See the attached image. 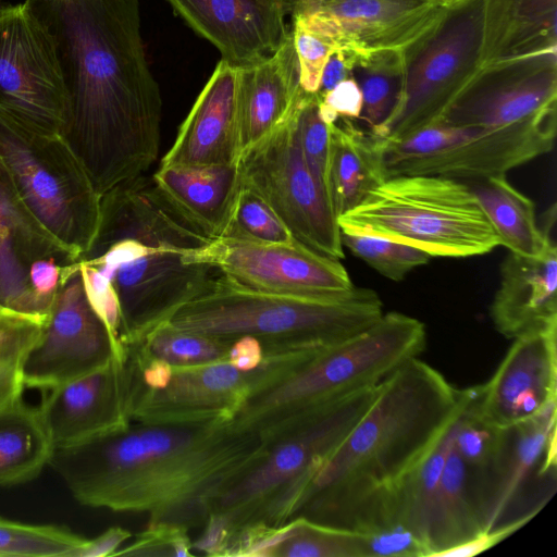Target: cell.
<instances>
[{"label": "cell", "mask_w": 557, "mask_h": 557, "mask_svg": "<svg viewBox=\"0 0 557 557\" xmlns=\"http://www.w3.org/2000/svg\"><path fill=\"white\" fill-rule=\"evenodd\" d=\"M337 223L342 232L387 238L430 257L480 256L499 246L468 184L442 176L386 178Z\"/></svg>", "instance_id": "8"}, {"label": "cell", "mask_w": 557, "mask_h": 557, "mask_svg": "<svg viewBox=\"0 0 557 557\" xmlns=\"http://www.w3.org/2000/svg\"><path fill=\"white\" fill-rule=\"evenodd\" d=\"M383 314V302L372 289L355 287L333 297L281 295L246 287L221 273L169 323L226 342L249 335L269 349H306L346 341Z\"/></svg>", "instance_id": "5"}, {"label": "cell", "mask_w": 557, "mask_h": 557, "mask_svg": "<svg viewBox=\"0 0 557 557\" xmlns=\"http://www.w3.org/2000/svg\"><path fill=\"white\" fill-rule=\"evenodd\" d=\"M319 98V113L326 125L338 119H359L362 109V96L358 84L347 77Z\"/></svg>", "instance_id": "47"}, {"label": "cell", "mask_w": 557, "mask_h": 557, "mask_svg": "<svg viewBox=\"0 0 557 557\" xmlns=\"http://www.w3.org/2000/svg\"><path fill=\"white\" fill-rule=\"evenodd\" d=\"M60 267L54 258L38 259L29 265L30 286L37 296L52 300L58 289Z\"/></svg>", "instance_id": "51"}, {"label": "cell", "mask_w": 557, "mask_h": 557, "mask_svg": "<svg viewBox=\"0 0 557 557\" xmlns=\"http://www.w3.org/2000/svg\"><path fill=\"white\" fill-rule=\"evenodd\" d=\"M349 76L359 86L362 109L359 119L373 131L393 112L400 97L405 61L404 50L350 51Z\"/></svg>", "instance_id": "33"}, {"label": "cell", "mask_w": 557, "mask_h": 557, "mask_svg": "<svg viewBox=\"0 0 557 557\" xmlns=\"http://www.w3.org/2000/svg\"><path fill=\"white\" fill-rule=\"evenodd\" d=\"M53 449L39 407L21 399L0 412V486L35 480Z\"/></svg>", "instance_id": "32"}, {"label": "cell", "mask_w": 557, "mask_h": 557, "mask_svg": "<svg viewBox=\"0 0 557 557\" xmlns=\"http://www.w3.org/2000/svg\"><path fill=\"white\" fill-rule=\"evenodd\" d=\"M0 168L26 211L70 261L90 252L102 198L64 138L35 133L0 114Z\"/></svg>", "instance_id": "9"}, {"label": "cell", "mask_w": 557, "mask_h": 557, "mask_svg": "<svg viewBox=\"0 0 557 557\" xmlns=\"http://www.w3.org/2000/svg\"><path fill=\"white\" fill-rule=\"evenodd\" d=\"M49 314H29L0 306V363L23 359L39 339Z\"/></svg>", "instance_id": "44"}, {"label": "cell", "mask_w": 557, "mask_h": 557, "mask_svg": "<svg viewBox=\"0 0 557 557\" xmlns=\"http://www.w3.org/2000/svg\"><path fill=\"white\" fill-rule=\"evenodd\" d=\"M483 34V0L450 1L437 21L404 49L398 102L370 132L377 138L399 139L438 121L479 70Z\"/></svg>", "instance_id": "10"}, {"label": "cell", "mask_w": 557, "mask_h": 557, "mask_svg": "<svg viewBox=\"0 0 557 557\" xmlns=\"http://www.w3.org/2000/svg\"><path fill=\"white\" fill-rule=\"evenodd\" d=\"M295 111L240 154L242 182L264 198L297 240L339 260L344 250L337 216L305 160Z\"/></svg>", "instance_id": "13"}, {"label": "cell", "mask_w": 557, "mask_h": 557, "mask_svg": "<svg viewBox=\"0 0 557 557\" xmlns=\"http://www.w3.org/2000/svg\"><path fill=\"white\" fill-rule=\"evenodd\" d=\"M483 532L471 472L454 448L448 453L433 505L429 557Z\"/></svg>", "instance_id": "31"}, {"label": "cell", "mask_w": 557, "mask_h": 557, "mask_svg": "<svg viewBox=\"0 0 557 557\" xmlns=\"http://www.w3.org/2000/svg\"><path fill=\"white\" fill-rule=\"evenodd\" d=\"M557 247L525 257L509 252L500 267L491 319L507 338L557 329Z\"/></svg>", "instance_id": "23"}, {"label": "cell", "mask_w": 557, "mask_h": 557, "mask_svg": "<svg viewBox=\"0 0 557 557\" xmlns=\"http://www.w3.org/2000/svg\"><path fill=\"white\" fill-rule=\"evenodd\" d=\"M132 537V533L122 527H111L95 539L87 541L71 557H106L113 554Z\"/></svg>", "instance_id": "50"}, {"label": "cell", "mask_w": 557, "mask_h": 557, "mask_svg": "<svg viewBox=\"0 0 557 557\" xmlns=\"http://www.w3.org/2000/svg\"><path fill=\"white\" fill-rule=\"evenodd\" d=\"M272 557H363L359 532L319 523L297 516Z\"/></svg>", "instance_id": "35"}, {"label": "cell", "mask_w": 557, "mask_h": 557, "mask_svg": "<svg viewBox=\"0 0 557 557\" xmlns=\"http://www.w3.org/2000/svg\"><path fill=\"white\" fill-rule=\"evenodd\" d=\"M210 239L170 203L152 177L140 175L102 197L91 249L98 255L82 262L96 267L117 294L125 350L220 276L211 265L182 260L184 251Z\"/></svg>", "instance_id": "4"}, {"label": "cell", "mask_w": 557, "mask_h": 557, "mask_svg": "<svg viewBox=\"0 0 557 557\" xmlns=\"http://www.w3.org/2000/svg\"><path fill=\"white\" fill-rule=\"evenodd\" d=\"M222 237L256 244L297 240L264 198L243 182Z\"/></svg>", "instance_id": "39"}, {"label": "cell", "mask_w": 557, "mask_h": 557, "mask_svg": "<svg viewBox=\"0 0 557 557\" xmlns=\"http://www.w3.org/2000/svg\"><path fill=\"white\" fill-rule=\"evenodd\" d=\"M466 183L496 232L499 245L509 252L536 257L554 243L549 233L537 225L533 201L516 189L505 175Z\"/></svg>", "instance_id": "30"}, {"label": "cell", "mask_w": 557, "mask_h": 557, "mask_svg": "<svg viewBox=\"0 0 557 557\" xmlns=\"http://www.w3.org/2000/svg\"><path fill=\"white\" fill-rule=\"evenodd\" d=\"M295 1H296V0H295ZM295 1H294V3H295ZM294 3H293V4H294ZM292 7H293V5H292ZM290 10H292V9H290ZM289 14H290V13H289Z\"/></svg>", "instance_id": "56"}, {"label": "cell", "mask_w": 557, "mask_h": 557, "mask_svg": "<svg viewBox=\"0 0 557 557\" xmlns=\"http://www.w3.org/2000/svg\"><path fill=\"white\" fill-rule=\"evenodd\" d=\"M540 509L541 506H537L532 511L515 519L509 523L498 524L488 531H483L462 544L456 545L451 548L438 553L436 557L475 556L493 547L494 545L498 544L499 542L511 535L513 532L519 530L527 522H529Z\"/></svg>", "instance_id": "48"}, {"label": "cell", "mask_w": 557, "mask_h": 557, "mask_svg": "<svg viewBox=\"0 0 557 557\" xmlns=\"http://www.w3.org/2000/svg\"><path fill=\"white\" fill-rule=\"evenodd\" d=\"M317 351V348L273 350L251 371L235 368L226 358L197 366H171L153 387L128 385L131 422L160 425L231 422L252 394Z\"/></svg>", "instance_id": "12"}, {"label": "cell", "mask_w": 557, "mask_h": 557, "mask_svg": "<svg viewBox=\"0 0 557 557\" xmlns=\"http://www.w3.org/2000/svg\"><path fill=\"white\" fill-rule=\"evenodd\" d=\"M480 385L471 386V397L458 418L454 438V448L470 470L475 491L495 466L505 442V429L487 423L476 413Z\"/></svg>", "instance_id": "37"}, {"label": "cell", "mask_w": 557, "mask_h": 557, "mask_svg": "<svg viewBox=\"0 0 557 557\" xmlns=\"http://www.w3.org/2000/svg\"><path fill=\"white\" fill-rule=\"evenodd\" d=\"M444 1H446V2H450V1H454V0H444Z\"/></svg>", "instance_id": "55"}, {"label": "cell", "mask_w": 557, "mask_h": 557, "mask_svg": "<svg viewBox=\"0 0 557 557\" xmlns=\"http://www.w3.org/2000/svg\"><path fill=\"white\" fill-rule=\"evenodd\" d=\"M295 117L305 160L315 180L327 194L326 174L330 135L329 126L320 116L319 98L315 94L302 91L296 107Z\"/></svg>", "instance_id": "41"}, {"label": "cell", "mask_w": 557, "mask_h": 557, "mask_svg": "<svg viewBox=\"0 0 557 557\" xmlns=\"http://www.w3.org/2000/svg\"><path fill=\"white\" fill-rule=\"evenodd\" d=\"M426 345L425 325L400 312L384 313L361 333L327 346L252 394L231 424L264 444L322 404L379 384Z\"/></svg>", "instance_id": "6"}, {"label": "cell", "mask_w": 557, "mask_h": 557, "mask_svg": "<svg viewBox=\"0 0 557 557\" xmlns=\"http://www.w3.org/2000/svg\"><path fill=\"white\" fill-rule=\"evenodd\" d=\"M114 358L109 333L91 309L78 269L57 289L39 339L22 361L25 387L50 391Z\"/></svg>", "instance_id": "17"}, {"label": "cell", "mask_w": 557, "mask_h": 557, "mask_svg": "<svg viewBox=\"0 0 557 557\" xmlns=\"http://www.w3.org/2000/svg\"><path fill=\"white\" fill-rule=\"evenodd\" d=\"M342 245L383 276L400 281L412 269L425 264L430 256L412 246L387 238L341 231Z\"/></svg>", "instance_id": "40"}, {"label": "cell", "mask_w": 557, "mask_h": 557, "mask_svg": "<svg viewBox=\"0 0 557 557\" xmlns=\"http://www.w3.org/2000/svg\"><path fill=\"white\" fill-rule=\"evenodd\" d=\"M557 406L505 429L502 453L478 492L483 531L499 524L504 513L556 440Z\"/></svg>", "instance_id": "27"}, {"label": "cell", "mask_w": 557, "mask_h": 557, "mask_svg": "<svg viewBox=\"0 0 557 557\" xmlns=\"http://www.w3.org/2000/svg\"><path fill=\"white\" fill-rule=\"evenodd\" d=\"M151 177L170 203L208 237L223 236L242 185L238 162L160 166Z\"/></svg>", "instance_id": "26"}, {"label": "cell", "mask_w": 557, "mask_h": 557, "mask_svg": "<svg viewBox=\"0 0 557 557\" xmlns=\"http://www.w3.org/2000/svg\"><path fill=\"white\" fill-rule=\"evenodd\" d=\"M359 533L363 544V557L429 556L426 546L403 524Z\"/></svg>", "instance_id": "46"}, {"label": "cell", "mask_w": 557, "mask_h": 557, "mask_svg": "<svg viewBox=\"0 0 557 557\" xmlns=\"http://www.w3.org/2000/svg\"><path fill=\"white\" fill-rule=\"evenodd\" d=\"M53 39L69 97L64 133L106 196L157 160L162 99L145 53L139 0H25Z\"/></svg>", "instance_id": "1"}, {"label": "cell", "mask_w": 557, "mask_h": 557, "mask_svg": "<svg viewBox=\"0 0 557 557\" xmlns=\"http://www.w3.org/2000/svg\"><path fill=\"white\" fill-rule=\"evenodd\" d=\"M47 256L69 260L26 211L0 168L1 307L29 314L50 313L53 299L37 296L29 282L30 263Z\"/></svg>", "instance_id": "24"}, {"label": "cell", "mask_w": 557, "mask_h": 557, "mask_svg": "<svg viewBox=\"0 0 557 557\" xmlns=\"http://www.w3.org/2000/svg\"><path fill=\"white\" fill-rule=\"evenodd\" d=\"M193 542L188 529L172 524L147 525L135 541L119 548L113 556L191 557Z\"/></svg>", "instance_id": "45"}, {"label": "cell", "mask_w": 557, "mask_h": 557, "mask_svg": "<svg viewBox=\"0 0 557 557\" xmlns=\"http://www.w3.org/2000/svg\"><path fill=\"white\" fill-rule=\"evenodd\" d=\"M449 2L444 0H296L290 15L338 48L404 50L424 34Z\"/></svg>", "instance_id": "18"}, {"label": "cell", "mask_w": 557, "mask_h": 557, "mask_svg": "<svg viewBox=\"0 0 557 557\" xmlns=\"http://www.w3.org/2000/svg\"><path fill=\"white\" fill-rule=\"evenodd\" d=\"M480 66L557 52V0H483Z\"/></svg>", "instance_id": "28"}, {"label": "cell", "mask_w": 557, "mask_h": 557, "mask_svg": "<svg viewBox=\"0 0 557 557\" xmlns=\"http://www.w3.org/2000/svg\"><path fill=\"white\" fill-rule=\"evenodd\" d=\"M285 1L287 3V7H288V13H290V9H292V5H293L295 0H285Z\"/></svg>", "instance_id": "54"}, {"label": "cell", "mask_w": 557, "mask_h": 557, "mask_svg": "<svg viewBox=\"0 0 557 557\" xmlns=\"http://www.w3.org/2000/svg\"><path fill=\"white\" fill-rule=\"evenodd\" d=\"M471 387L458 389L419 359L403 363L302 492L294 515L358 530L387 511L398 484L460 414Z\"/></svg>", "instance_id": "3"}, {"label": "cell", "mask_w": 557, "mask_h": 557, "mask_svg": "<svg viewBox=\"0 0 557 557\" xmlns=\"http://www.w3.org/2000/svg\"><path fill=\"white\" fill-rule=\"evenodd\" d=\"M327 126V196L338 216L359 205L386 178L377 138L369 129L345 117Z\"/></svg>", "instance_id": "29"}, {"label": "cell", "mask_w": 557, "mask_h": 557, "mask_svg": "<svg viewBox=\"0 0 557 557\" xmlns=\"http://www.w3.org/2000/svg\"><path fill=\"white\" fill-rule=\"evenodd\" d=\"M557 329L515 338L474 404L487 423L507 429L557 406Z\"/></svg>", "instance_id": "19"}, {"label": "cell", "mask_w": 557, "mask_h": 557, "mask_svg": "<svg viewBox=\"0 0 557 557\" xmlns=\"http://www.w3.org/2000/svg\"><path fill=\"white\" fill-rule=\"evenodd\" d=\"M231 342L183 331L169 321L152 329L135 347L172 367L197 366L226 357Z\"/></svg>", "instance_id": "36"}, {"label": "cell", "mask_w": 557, "mask_h": 557, "mask_svg": "<svg viewBox=\"0 0 557 557\" xmlns=\"http://www.w3.org/2000/svg\"><path fill=\"white\" fill-rule=\"evenodd\" d=\"M0 114L64 138L69 97L55 46L25 1L0 7Z\"/></svg>", "instance_id": "14"}, {"label": "cell", "mask_w": 557, "mask_h": 557, "mask_svg": "<svg viewBox=\"0 0 557 557\" xmlns=\"http://www.w3.org/2000/svg\"><path fill=\"white\" fill-rule=\"evenodd\" d=\"M292 17L299 85L304 92L313 95L319 90L324 64L337 47L330 38L310 28L299 16Z\"/></svg>", "instance_id": "43"}, {"label": "cell", "mask_w": 557, "mask_h": 557, "mask_svg": "<svg viewBox=\"0 0 557 557\" xmlns=\"http://www.w3.org/2000/svg\"><path fill=\"white\" fill-rule=\"evenodd\" d=\"M231 422L134 424L54 448L49 466L81 504L147 516V525L203 527L218 499L265 454Z\"/></svg>", "instance_id": "2"}, {"label": "cell", "mask_w": 557, "mask_h": 557, "mask_svg": "<svg viewBox=\"0 0 557 557\" xmlns=\"http://www.w3.org/2000/svg\"><path fill=\"white\" fill-rule=\"evenodd\" d=\"M185 263H203L256 290L294 296L333 297L355 286L338 259L299 240L256 244L227 237L210 239L184 251Z\"/></svg>", "instance_id": "15"}, {"label": "cell", "mask_w": 557, "mask_h": 557, "mask_svg": "<svg viewBox=\"0 0 557 557\" xmlns=\"http://www.w3.org/2000/svg\"><path fill=\"white\" fill-rule=\"evenodd\" d=\"M22 361L16 359L0 363V412L22 399L25 388Z\"/></svg>", "instance_id": "52"}, {"label": "cell", "mask_w": 557, "mask_h": 557, "mask_svg": "<svg viewBox=\"0 0 557 557\" xmlns=\"http://www.w3.org/2000/svg\"><path fill=\"white\" fill-rule=\"evenodd\" d=\"M350 53L343 48H335L329 55L320 81V87L317 96H322L338 83L349 77Z\"/></svg>", "instance_id": "53"}, {"label": "cell", "mask_w": 557, "mask_h": 557, "mask_svg": "<svg viewBox=\"0 0 557 557\" xmlns=\"http://www.w3.org/2000/svg\"><path fill=\"white\" fill-rule=\"evenodd\" d=\"M228 63L245 67L271 57L286 40L285 0H166Z\"/></svg>", "instance_id": "21"}, {"label": "cell", "mask_w": 557, "mask_h": 557, "mask_svg": "<svg viewBox=\"0 0 557 557\" xmlns=\"http://www.w3.org/2000/svg\"><path fill=\"white\" fill-rule=\"evenodd\" d=\"M242 67L221 59L181 124L161 166L236 163Z\"/></svg>", "instance_id": "22"}, {"label": "cell", "mask_w": 557, "mask_h": 557, "mask_svg": "<svg viewBox=\"0 0 557 557\" xmlns=\"http://www.w3.org/2000/svg\"><path fill=\"white\" fill-rule=\"evenodd\" d=\"M278 349H269L258 338L249 335L231 342L226 359L242 371H251L260 367L268 356Z\"/></svg>", "instance_id": "49"}, {"label": "cell", "mask_w": 557, "mask_h": 557, "mask_svg": "<svg viewBox=\"0 0 557 557\" xmlns=\"http://www.w3.org/2000/svg\"><path fill=\"white\" fill-rule=\"evenodd\" d=\"M556 99L557 52L543 53L476 70L435 123L500 128L552 121Z\"/></svg>", "instance_id": "16"}, {"label": "cell", "mask_w": 557, "mask_h": 557, "mask_svg": "<svg viewBox=\"0 0 557 557\" xmlns=\"http://www.w3.org/2000/svg\"><path fill=\"white\" fill-rule=\"evenodd\" d=\"M301 94L290 30L271 57L242 67L240 154L285 122Z\"/></svg>", "instance_id": "25"}, {"label": "cell", "mask_w": 557, "mask_h": 557, "mask_svg": "<svg viewBox=\"0 0 557 557\" xmlns=\"http://www.w3.org/2000/svg\"><path fill=\"white\" fill-rule=\"evenodd\" d=\"M54 448L82 444L131 425L125 362L114 358L47 391L38 406Z\"/></svg>", "instance_id": "20"}, {"label": "cell", "mask_w": 557, "mask_h": 557, "mask_svg": "<svg viewBox=\"0 0 557 557\" xmlns=\"http://www.w3.org/2000/svg\"><path fill=\"white\" fill-rule=\"evenodd\" d=\"M379 384L322 404L265 444L264 456L210 512L225 524L230 541L248 525L280 527L294 518L309 481L368 410Z\"/></svg>", "instance_id": "7"}, {"label": "cell", "mask_w": 557, "mask_h": 557, "mask_svg": "<svg viewBox=\"0 0 557 557\" xmlns=\"http://www.w3.org/2000/svg\"><path fill=\"white\" fill-rule=\"evenodd\" d=\"M556 120L500 128L434 123L399 139L377 138L385 178L433 175L462 182L505 175L554 147Z\"/></svg>", "instance_id": "11"}, {"label": "cell", "mask_w": 557, "mask_h": 557, "mask_svg": "<svg viewBox=\"0 0 557 557\" xmlns=\"http://www.w3.org/2000/svg\"><path fill=\"white\" fill-rule=\"evenodd\" d=\"M86 541L64 525L30 524L0 516V557H71Z\"/></svg>", "instance_id": "38"}, {"label": "cell", "mask_w": 557, "mask_h": 557, "mask_svg": "<svg viewBox=\"0 0 557 557\" xmlns=\"http://www.w3.org/2000/svg\"><path fill=\"white\" fill-rule=\"evenodd\" d=\"M459 416L448 426L434 448L395 490L403 524L426 546L429 555V531L433 505L443 469L454 443Z\"/></svg>", "instance_id": "34"}, {"label": "cell", "mask_w": 557, "mask_h": 557, "mask_svg": "<svg viewBox=\"0 0 557 557\" xmlns=\"http://www.w3.org/2000/svg\"><path fill=\"white\" fill-rule=\"evenodd\" d=\"M78 269L86 298L104 324L113 346L114 359L124 363L127 357L122 343V315L117 294L109 278H107L96 267L78 262Z\"/></svg>", "instance_id": "42"}]
</instances>
